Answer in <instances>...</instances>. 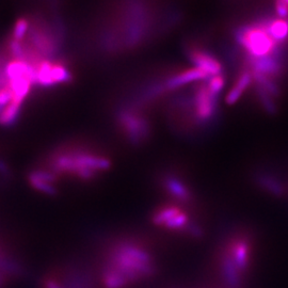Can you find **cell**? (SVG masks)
<instances>
[{
  "label": "cell",
  "mask_w": 288,
  "mask_h": 288,
  "mask_svg": "<svg viewBox=\"0 0 288 288\" xmlns=\"http://www.w3.org/2000/svg\"><path fill=\"white\" fill-rule=\"evenodd\" d=\"M195 114L198 120H208L215 112L216 95H214L207 86H201L196 89L195 96Z\"/></svg>",
  "instance_id": "5"
},
{
  "label": "cell",
  "mask_w": 288,
  "mask_h": 288,
  "mask_svg": "<svg viewBox=\"0 0 288 288\" xmlns=\"http://www.w3.org/2000/svg\"><path fill=\"white\" fill-rule=\"evenodd\" d=\"M276 12L280 17L285 18L288 15V5L285 2H280L276 4Z\"/></svg>",
  "instance_id": "19"
},
{
  "label": "cell",
  "mask_w": 288,
  "mask_h": 288,
  "mask_svg": "<svg viewBox=\"0 0 288 288\" xmlns=\"http://www.w3.org/2000/svg\"><path fill=\"white\" fill-rule=\"evenodd\" d=\"M223 87H224V78L222 75L213 76L210 79V83H208V85H207L208 90H210L216 96H217V94L220 93V91L222 90Z\"/></svg>",
  "instance_id": "17"
},
{
  "label": "cell",
  "mask_w": 288,
  "mask_h": 288,
  "mask_svg": "<svg viewBox=\"0 0 288 288\" xmlns=\"http://www.w3.org/2000/svg\"><path fill=\"white\" fill-rule=\"evenodd\" d=\"M268 31L275 39V42H280L288 36V22L283 18L275 19L267 27Z\"/></svg>",
  "instance_id": "12"
},
{
  "label": "cell",
  "mask_w": 288,
  "mask_h": 288,
  "mask_svg": "<svg viewBox=\"0 0 288 288\" xmlns=\"http://www.w3.org/2000/svg\"><path fill=\"white\" fill-rule=\"evenodd\" d=\"M188 222V217L185 213L178 214L176 217H174L173 219H171L169 222L164 224L167 228H170V230H178V228L184 227Z\"/></svg>",
  "instance_id": "18"
},
{
  "label": "cell",
  "mask_w": 288,
  "mask_h": 288,
  "mask_svg": "<svg viewBox=\"0 0 288 288\" xmlns=\"http://www.w3.org/2000/svg\"><path fill=\"white\" fill-rule=\"evenodd\" d=\"M189 57L191 61L195 64V67L202 69L208 76L220 75L221 64L210 54L200 51H192L190 52Z\"/></svg>",
  "instance_id": "6"
},
{
  "label": "cell",
  "mask_w": 288,
  "mask_h": 288,
  "mask_svg": "<svg viewBox=\"0 0 288 288\" xmlns=\"http://www.w3.org/2000/svg\"><path fill=\"white\" fill-rule=\"evenodd\" d=\"M207 77H210V76H208L205 72H203L202 69L197 68V67H193L190 69H186V71H183L181 73L176 74L175 76L171 77L167 81L164 87L170 90V89H175L177 87L185 86L187 84H190L193 81L202 80V79H205Z\"/></svg>",
  "instance_id": "7"
},
{
  "label": "cell",
  "mask_w": 288,
  "mask_h": 288,
  "mask_svg": "<svg viewBox=\"0 0 288 288\" xmlns=\"http://www.w3.org/2000/svg\"><path fill=\"white\" fill-rule=\"evenodd\" d=\"M107 269L120 273L128 283L151 276L155 272L151 255L129 242H121L115 246Z\"/></svg>",
  "instance_id": "1"
},
{
  "label": "cell",
  "mask_w": 288,
  "mask_h": 288,
  "mask_svg": "<svg viewBox=\"0 0 288 288\" xmlns=\"http://www.w3.org/2000/svg\"><path fill=\"white\" fill-rule=\"evenodd\" d=\"M223 274L226 282L232 288H238L239 286V275H238V268L234 264L231 256H225L223 260Z\"/></svg>",
  "instance_id": "11"
},
{
  "label": "cell",
  "mask_w": 288,
  "mask_h": 288,
  "mask_svg": "<svg viewBox=\"0 0 288 288\" xmlns=\"http://www.w3.org/2000/svg\"><path fill=\"white\" fill-rule=\"evenodd\" d=\"M52 164L55 172L73 174L80 180H92L98 172L109 169L110 161L91 152L71 150L57 154Z\"/></svg>",
  "instance_id": "2"
},
{
  "label": "cell",
  "mask_w": 288,
  "mask_h": 288,
  "mask_svg": "<svg viewBox=\"0 0 288 288\" xmlns=\"http://www.w3.org/2000/svg\"><path fill=\"white\" fill-rule=\"evenodd\" d=\"M44 287L45 288H64L62 287L60 284L57 283V281L53 280V279H48L45 281L44 283Z\"/></svg>",
  "instance_id": "20"
},
{
  "label": "cell",
  "mask_w": 288,
  "mask_h": 288,
  "mask_svg": "<svg viewBox=\"0 0 288 288\" xmlns=\"http://www.w3.org/2000/svg\"><path fill=\"white\" fill-rule=\"evenodd\" d=\"M55 175L52 171L37 170L32 171L31 174L29 175V182H30L31 186L35 188V189L47 194L56 193V189L53 185Z\"/></svg>",
  "instance_id": "8"
},
{
  "label": "cell",
  "mask_w": 288,
  "mask_h": 288,
  "mask_svg": "<svg viewBox=\"0 0 288 288\" xmlns=\"http://www.w3.org/2000/svg\"><path fill=\"white\" fill-rule=\"evenodd\" d=\"M29 26H30V23L28 22V19L25 17L18 18L16 23H15V27L13 30V39L15 41H23V38L26 36V34L29 31Z\"/></svg>",
  "instance_id": "16"
},
{
  "label": "cell",
  "mask_w": 288,
  "mask_h": 288,
  "mask_svg": "<svg viewBox=\"0 0 288 288\" xmlns=\"http://www.w3.org/2000/svg\"><path fill=\"white\" fill-rule=\"evenodd\" d=\"M166 188L170 191L171 194H173L175 197H178L180 200H189V191L186 189V187L181 182H178L175 178H168L166 181Z\"/></svg>",
  "instance_id": "14"
},
{
  "label": "cell",
  "mask_w": 288,
  "mask_h": 288,
  "mask_svg": "<svg viewBox=\"0 0 288 288\" xmlns=\"http://www.w3.org/2000/svg\"><path fill=\"white\" fill-rule=\"evenodd\" d=\"M121 127L124 129L127 137L132 141H141L142 139L148 135V124L140 115H137L133 112H122L118 117Z\"/></svg>",
  "instance_id": "4"
},
{
  "label": "cell",
  "mask_w": 288,
  "mask_h": 288,
  "mask_svg": "<svg viewBox=\"0 0 288 288\" xmlns=\"http://www.w3.org/2000/svg\"><path fill=\"white\" fill-rule=\"evenodd\" d=\"M4 277H3V275H2V273H0V288L3 287V285H4Z\"/></svg>",
  "instance_id": "21"
},
{
  "label": "cell",
  "mask_w": 288,
  "mask_h": 288,
  "mask_svg": "<svg viewBox=\"0 0 288 288\" xmlns=\"http://www.w3.org/2000/svg\"><path fill=\"white\" fill-rule=\"evenodd\" d=\"M252 80V76L249 73H243L239 78H238L237 84L232 88V90L228 93L227 97H226V103L227 104H234L236 103L238 99L240 98V96L242 95L243 91L251 84Z\"/></svg>",
  "instance_id": "10"
},
{
  "label": "cell",
  "mask_w": 288,
  "mask_h": 288,
  "mask_svg": "<svg viewBox=\"0 0 288 288\" xmlns=\"http://www.w3.org/2000/svg\"><path fill=\"white\" fill-rule=\"evenodd\" d=\"M249 244L244 240H239L233 244L230 256L238 268V270L243 271L246 269L248 264H249Z\"/></svg>",
  "instance_id": "9"
},
{
  "label": "cell",
  "mask_w": 288,
  "mask_h": 288,
  "mask_svg": "<svg viewBox=\"0 0 288 288\" xmlns=\"http://www.w3.org/2000/svg\"><path fill=\"white\" fill-rule=\"evenodd\" d=\"M181 210L176 206H167L162 207L153 216V222L157 225H163L173 219L178 214H181Z\"/></svg>",
  "instance_id": "13"
},
{
  "label": "cell",
  "mask_w": 288,
  "mask_h": 288,
  "mask_svg": "<svg viewBox=\"0 0 288 288\" xmlns=\"http://www.w3.org/2000/svg\"><path fill=\"white\" fill-rule=\"evenodd\" d=\"M239 41L244 46L245 51L257 59L269 56L276 45L275 39L268 29L261 26L246 28L239 34Z\"/></svg>",
  "instance_id": "3"
},
{
  "label": "cell",
  "mask_w": 288,
  "mask_h": 288,
  "mask_svg": "<svg viewBox=\"0 0 288 288\" xmlns=\"http://www.w3.org/2000/svg\"><path fill=\"white\" fill-rule=\"evenodd\" d=\"M72 79V75L67 67L62 63H53L52 80L54 86L58 84H66Z\"/></svg>",
  "instance_id": "15"
}]
</instances>
